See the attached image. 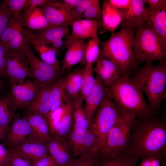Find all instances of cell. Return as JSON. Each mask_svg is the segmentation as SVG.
Wrapping results in <instances>:
<instances>
[{"mask_svg":"<svg viewBox=\"0 0 166 166\" xmlns=\"http://www.w3.org/2000/svg\"><path fill=\"white\" fill-rule=\"evenodd\" d=\"M153 115L136 118L131 130L124 153L138 162L150 156L166 157V123Z\"/></svg>","mask_w":166,"mask_h":166,"instance_id":"1","label":"cell"},{"mask_svg":"<svg viewBox=\"0 0 166 166\" xmlns=\"http://www.w3.org/2000/svg\"><path fill=\"white\" fill-rule=\"evenodd\" d=\"M130 77L147 98L148 104L154 114L160 110L166 93V61L157 65L146 62L138 68Z\"/></svg>","mask_w":166,"mask_h":166,"instance_id":"2","label":"cell"},{"mask_svg":"<svg viewBox=\"0 0 166 166\" xmlns=\"http://www.w3.org/2000/svg\"><path fill=\"white\" fill-rule=\"evenodd\" d=\"M106 88L107 94L122 113L133 114L138 118L154 115L144 94L129 76L122 75Z\"/></svg>","mask_w":166,"mask_h":166,"instance_id":"3","label":"cell"},{"mask_svg":"<svg viewBox=\"0 0 166 166\" xmlns=\"http://www.w3.org/2000/svg\"><path fill=\"white\" fill-rule=\"evenodd\" d=\"M135 32L132 29L121 27L118 32L111 34L109 39L100 43L102 49L99 57L112 61L118 67L122 75L129 77L138 65L133 50Z\"/></svg>","mask_w":166,"mask_h":166,"instance_id":"4","label":"cell"},{"mask_svg":"<svg viewBox=\"0 0 166 166\" xmlns=\"http://www.w3.org/2000/svg\"><path fill=\"white\" fill-rule=\"evenodd\" d=\"M135 32L132 47L138 65L144 62L165 61L166 47L146 22Z\"/></svg>","mask_w":166,"mask_h":166,"instance_id":"5","label":"cell"},{"mask_svg":"<svg viewBox=\"0 0 166 166\" xmlns=\"http://www.w3.org/2000/svg\"><path fill=\"white\" fill-rule=\"evenodd\" d=\"M123 115L106 93L89 128L98 140L99 151L103 146L108 133Z\"/></svg>","mask_w":166,"mask_h":166,"instance_id":"6","label":"cell"},{"mask_svg":"<svg viewBox=\"0 0 166 166\" xmlns=\"http://www.w3.org/2000/svg\"><path fill=\"white\" fill-rule=\"evenodd\" d=\"M136 118L133 114H123L121 118L108 133L105 144L99 151L100 157H112L124 152Z\"/></svg>","mask_w":166,"mask_h":166,"instance_id":"7","label":"cell"},{"mask_svg":"<svg viewBox=\"0 0 166 166\" xmlns=\"http://www.w3.org/2000/svg\"><path fill=\"white\" fill-rule=\"evenodd\" d=\"M65 141L73 159L92 157L99 154L98 140L89 129H72Z\"/></svg>","mask_w":166,"mask_h":166,"instance_id":"8","label":"cell"},{"mask_svg":"<svg viewBox=\"0 0 166 166\" xmlns=\"http://www.w3.org/2000/svg\"><path fill=\"white\" fill-rule=\"evenodd\" d=\"M22 53L29 61L33 80L40 86L52 85L61 78L59 77L64 70L57 69L42 61L32 51L29 44Z\"/></svg>","mask_w":166,"mask_h":166,"instance_id":"9","label":"cell"},{"mask_svg":"<svg viewBox=\"0 0 166 166\" xmlns=\"http://www.w3.org/2000/svg\"><path fill=\"white\" fill-rule=\"evenodd\" d=\"M0 41L9 54L22 53L29 43L23 26V18L20 14L12 16Z\"/></svg>","mask_w":166,"mask_h":166,"instance_id":"10","label":"cell"},{"mask_svg":"<svg viewBox=\"0 0 166 166\" xmlns=\"http://www.w3.org/2000/svg\"><path fill=\"white\" fill-rule=\"evenodd\" d=\"M4 76L9 78L10 85L24 83L26 78L32 77L29 61L23 53L11 54L6 62Z\"/></svg>","mask_w":166,"mask_h":166,"instance_id":"11","label":"cell"},{"mask_svg":"<svg viewBox=\"0 0 166 166\" xmlns=\"http://www.w3.org/2000/svg\"><path fill=\"white\" fill-rule=\"evenodd\" d=\"M4 138V144L8 146L10 148L28 140L38 139L27 120L23 117H20L15 115L8 127Z\"/></svg>","mask_w":166,"mask_h":166,"instance_id":"12","label":"cell"},{"mask_svg":"<svg viewBox=\"0 0 166 166\" xmlns=\"http://www.w3.org/2000/svg\"><path fill=\"white\" fill-rule=\"evenodd\" d=\"M9 95L17 110L26 108L35 100L41 87L33 80L11 85Z\"/></svg>","mask_w":166,"mask_h":166,"instance_id":"13","label":"cell"},{"mask_svg":"<svg viewBox=\"0 0 166 166\" xmlns=\"http://www.w3.org/2000/svg\"><path fill=\"white\" fill-rule=\"evenodd\" d=\"M42 11L51 28L70 25L75 20L63 7L62 2L49 0L38 7Z\"/></svg>","mask_w":166,"mask_h":166,"instance_id":"14","label":"cell"},{"mask_svg":"<svg viewBox=\"0 0 166 166\" xmlns=\"http://www.w3.org/2000/svg\"><path fill=\"white\" fill-rule=\"evenodd\" d=\"M146 13L144 0H132L128 8L123 11L121 27L135 31L146 22Z\"/></svg>","mask_w":166,"mask_h":166,"instance_id":"15","label":"cell"},{"mask_svg":"<svg viewBox=\"0 0 166 166\" xmlns=\"http://www.w3.org/2000/svg\"><path fill=\"white\" fill-rule=\"evenodd\" d=\"M9 149L25 158L32 165L49 154L47 143L37 139L28 140Z\"/></svg>","mask_w":166,"mask_h":166,"instance_id":"16","label":"cell"},{"mask_svg":"<svg viewBox=\"0 0 166 166\" xmlns=\"http://www.w3.org/2000/svg\"><path fill=\"white\" fill-rule=\"evenodd\" d=\"M69 30V25H66L37 31L35 34L39 40L46 45H51V47L55 49L57 53L66 48V39L65 41H63V38L70 36Z\"/></svg>","mask_w":166,"mask_h":166,"instance_id":"17","label":"cell"},{"mask_svg":"<svg viewBox=\"0 0 166 166\" xmlns=\"http://www.w3.org/2000/svg\"><path fill=\"white\" fill-rule=\"evenodd\" d=\"M85 39H73L71 37L66 48L61 69L69 70L75 65L84 62Z\"/></svg>","mask_w":166,"mask_h":166,"instance_id":"18","label":"cell"},{"mask_svg":"<svg viewBox=\"0 0 166 166\" xmlns=\"http://www.w3.org/2000/svg\"><path fill=\"white\" fill-rule=\"evenodd\" d=\"M102 20H94L85 19H76L70 25V34L73 39L93 38L99 40L97 31L102 25Z\"/></svg>","mask_w":166,"mask_h":166,"instance_id":"19","label":"cell"},{"mask_svg":"<svg viewBox=\"0 0 166 166\" xmlns=\"http://www.w3.org/2000/svg\"><path fill=\"white\" fill-rule=\"evenodd\" d=\"M25 30L29 43L32 44L41 60L57 69H60V62L56 57V49L52 47H49L39 40L32 30L29 29Z\"/></svg>","mask_w":166,"mask_h":166,"instance_id":"20","label":"cell"},{"mask_svg":"<svg viewBox=\"0 0 166 166\" xmlns=\"http://www.w3.org/2000/svg\"><path fill=\"white\" fill-rule=\"evenodd\" d=\"M93 69L96 76L106 86L113 83L122 75L115 64L104 58L99 57Z\"/></svg>","mask_w":166,"mask_h":166,"instance_id":"21","label":"cell"},{"mask_svg":"<svg viewBox=\"0 0 166 166\" xmlns=\"http://www.w3.org/2000/svg\"><path fill=\"white\" fill-rule=\"evenodd\" d=\"M95 78L94 87L84 100V110L89 124L107 93L106 86L97 77Z\"/></svg>","mask_w":166,"mask_h":166,"instance_id":"22","label":"cell"},{"mask_svg":"<svg viewBox=\"0 0 166 166\" xmlns=\"http://www.w3.org/2000/svg\"><path fill=\"white\" fill-rule=\"evenodd\" d=\"M146 22L166 47V6L155 10L147 8Z\"/></svg>","mask_w":166,"mask_h":166,"instance_id":"23","label":"cell"},{"mask_svg":"<svg viewBox=\"0 0 166 166\" xmlns=\"http://www.w3.org/2000/svg\"><path fill=\"white\" fill-rule=\"evenodd\" d=\"M51 85L41 87L35 100L26 108V110L40 115L46 119L52 106Z\"/></svg>","mask_w":166,"mask_h":166,"instance_id":"24","label":"cell"},{"mask_svg":"<svg viewBox=\"0 0 166 166\" xmlns=\"http://www.w3.org/2000/svg\"><path fill=\"white\" fill-rule=\"evenodd\" d=\"M23 117L27 120L38 139L47 143L52 139L45 118L26 110Z\"/></svg>","mask_w":166,"mask_h":166,"instance_id":"25","label":"cell"},{"mask_svg":"<svg viewBox=\"0 0 166 166\" xmlns=\"http://www.w3.org/2000/svg\"><path fill=\"white\" fill-rule=\"evenodd\" d=\"M47 145L49 154L57 165L68 166L74 160L65 141L52 138Z\"/></svg>","mask_w":166,"mask_h":166,"instance_id":"26","label":"cell"},{"mask_svg":"<svg viewBox=\"0 0 166 166\" xmlns=\"http://www.w3.org/2000/svg\"><path fill=\"white\" fill-rule=\"evenodd\" d=\"M23 18V26L37 31L46 30L51 28L42 10L38 7L26 11Z\"/></svg>","mask_w":166,"mask_h":166,"instance_id":"27","label":"cell"},{"mask_svg":"<svg viewBox=\"0 0 166 166\" xmlns=\"http://www.w3.org/2000/svg\"><path fill=\"white\" fill-rule=\"evenodd\" d=\"M73 102L69 104L61 121L50 134L52 138L65 141L71 131Z\"/></svg>","mask_w":166,"mask_h":166,"instance_id":"28","label":"cell"},{"mask_svg":"<svg viewBox=\"0 0 166 166\" xmlns=\"http://www.w3.org/2000/svg\"><path fill=\"white\" fill-rule=\"evenodd\" d=\"M84 100L79 95L73 102L72 129H88L89 124L82 103Z\"/></svg>","mask_w":166,"mask_h":166,"instance_id":"29","label":"cell"},{"mask_svg":"<svg viewBox=\"0 0 166 166\" xmlns=\"http://www.w3.org/2000/svg\"><path fill=\"white\" fill-rule=\"evenodd\" d=\"M65 76L52 84L51 93L53 104L50 112L55 110L68 102L72 101L69 98L66 92L65 87Z\"/></svg>","mask_w":166,"mask_h":166,"instance_id":"30","label":"cell"},{"mask_svg":"<svg viewBox=\"0 0 166 166\" xmlns=\"http://www.w3.org/2000/svg\"><path fill=\"white\" fill-rule=\"evenodd\" d=\"M17 110L9 94L0 97V124L7 129Z\"/></svg>","mask_w":166,"mask_h":166,"instance_id":"31","label":"cell"},{"mask_svg":"<svg viewBox=\"0 0 166 166\" xmlns=\"http://www.w3.org/2000/svg\"><path fill=\"white\" fill-rule=\"evenodd\" d=\"M93 64H86L82 68L81 89L79 96L84 100L94 87L96 78L93 75Z\"/></svg>","mask_w":166,"mask_h":166,"instance_id":"32","label":"cell"},{"mask_svg":"<svg viewBox=\"0 0 166 166\" xmlns=\"http://www.w3.org/2000/svg\"><path fill=\"white\" fill-rule=\"evenodd\" d=\"M138 162L124 153L110 158L98 156L97 166H138Z\"/></svg>","mask_w":166,"mask_h":166,"instance_id":"33","label":"cell"},{"mask_svg":"<svg viewBox=\"0 0 166 166\" xmlns=\"http://www.w3.org/2000/svg\"><path fill=\"white\" fill-rule=\"evenodd\" d=\"M100 40H97L90 38L86 43L84 62L86 64H92L96 62L98 59L100 54L99 48Z\"/></svg>","mask_w":166,"mask_h":166,"instance_id":"34","label":"cell"},{"mask_svg":"<svg viewBox=\"0 0 166 166\" xmlns=\"http://www.w3.org/2000/svg\"><path fill=\"white\" fill-rule=\"evenodd\" d=\"M73 101H70L63 104L55 110L50 112L46 119L48 124L50 134L60 122L69 104Z\"/></svg>","mask_w":166,"mask_h":166,"instance_id":"35","label":"cell"},{"mask_svg":"<svg viewBox=\"0 0 166 166\" xmlns=\"http://www.w3.org/2000/svg\"><path fill=\"white\" fill-rule=\"evenodd\" d=\"M102 10L100 1L93 0L92 3L83 14L82 19L96 21L102 20Z\"/></svg>","mask_w":166,"mask_h":166,"instance_id":"36","label":"cell"},{"mask_svg":"<svg viewBox=\"0 0 166 166\" xmlns=\"http://www.w3.org/2000/svg\"><path fill=\"white\" fill-rule=\"evenodd\" d=\"M12 15L8 10L5 0L0 3V38L7 27Z\"/></svg>","mask_w":166,"mask_h":166,"instance_id":"37","label":"cell"},{"mask_svg":"<svg viewBox=\"0 0 166 166\" xmlns=\"http://www.w3.org/2000/svg\"><path fill=\"white\" fill-rule=\"evenodd\" d=\"M7 8L12 16L20 14L22 10L27 6L28 0H5Z\"/></svg>","mask_w":166,"mask_h":166,"instance_id":"38","label":"cell"},{"mask_svg":"<svg viewBox=\"0 0 166 166\" xmlns=\"http://www.w3.org/2000/svg\"><path fill=\"white\" fill-rule=\"evenodd\" d=\"M93 0H79L71 14L76 19H82L83 14Z\"/></svg>","mask_w":166,"mask_h":166,"instance_id":"39","label":"cell"},{"mask_svg":"<svg viewBox=\"0 0 166 166\" xmlns=\"http://www.w3.org/2000/svg\"><path fill=\"white\" fill-rule=\"evenodd\" d=\"M98 155L75 159L68 166H97Z\"/></svg>","mask_w":166,"mask_h":166,"instance_id":"40","label":"cell"},{"mask_svg":"<svg viewBox=\"0 0 166 166\" xmlns=\"http://www.w3.org/2000/svg\"><path fill=\"white\" fill-rule=\"evenodd\" d=\"M10 166H32L31 163L25 158L10 149Z\"/></svg>","mask_w":166,"mask_h":166,"instance_id":"41","label":"cell"},{"mask_svg":"<svg viewBox=\"0 0 166 166\" xmlns=\"http://www.w3.org/2000/svg\"><path fill=\"white\" fill-rule=\"evenodd\" d=\"M10 55L0 41V77L4 76L6 62Z\"/></svg>","mask_w":166,"mask_h":166,"instance_id":"42","label":"cell"},{"mask_svg":"<svg viewBox=\"0 0 166 166\" xmlns=\"http://www.w3.org/2000/svg\"><path fill=\"white\" fill-rule=\"evenodd\" d=\"M138 166H160L164 159L156 156H152L143 158Z\"/></svg>","mask_w":166,"mask_h":166,"instance_id":"43","label":"cell"},{"mask_svg":"<svg viewBox=\"0 0 166 166\" xmlns=\"http://www.w3.org/2000/svg\"><path fill=\"white\" fill-rule=\"evenodd\" d=\"M132 0H109L108 2L113 8L119 10H124L129 7Z\"/></svg>","mask_w":166,"mask_h":166,"instance_id":"44","label":"cell"},{"mask_svg":"<svg viewBox=\"0 0 166 166\" xmlns=\"http://www.w3.org/2000/svg\"><path fill=\"white\" fill-rule=\"evenodd\" d=\"M10 150L7 149L4 145L0 144V166L9 164L10 158Z\"/></svg>","mask_w":166,"mask_h":166,"instance_id":"45","label":"cell"},{"mask_svg":"<svg viewBox=\"0 0 166 166\" xmlns=\"http://www.w3.org/2000/svg\"><path fill=\"white\" fill-rule=\"evenodd\" d=\"M57 164L49 154L35 162L32 166H53Z\"/></svg>","mask_w":166,"mask_h":166,"instance_id":"46","label":"cell"},{"mask_svg":"<svg viewBox=\"0 0 166 166\" xmlns=\"http://www.w3.org/2000/svg\"><path fill=\"white\" fill-rule=\"evenodd\" d=\"M144 3L148 5L147 8L151 10H155L166 6V0H144Z\"/></svg>","mask_w":166,"mask_h":166,"instance_id":"47","label":"cell"},{"mask_svg":"<svg viewBox=\"0 0 166 166\" xmlns=\"http://www.w3.org/2000/svg\"><path fill=\"white\" fill-rule=\"evenodd\" d=\"M49 0H28V9L26 11H30L45 3Z\"/></svg>","mask_w":166,"mask_h":166,"instance_id":"48","label":"cell"},{"mask_svg":"<svg viewBox=\"0 0 166 166\" xmlns=\"http://www.w3.org/2000/svg\"><path fill=\"white\" fill-rule=\"evenodd\" d=\"M79 0H64L62 2L65 9L68 12L71 13V11L75 7Z\"/></svg>","mask_w":166,"mask_h":166,"instance_id":"49","label":"cell"},{"mask_svg":"<svg viewBox=\"0 0 166 166\" xmlns=\"http://www.w3.org/2000/svg\"><path fill=\"white\" fill-rule=\"evenodd\" d=\"M7 129L0 124V140L4 137Z\"/></svg>","mask_w":166,"mask_h":166,"instance_id":"50","label":"cell"},{"mask_svg":"<svg viewBox=\"0 0 166 166\" xmlns=\"http://www.w3.org/2000/svg\"><path fill=\"white\" fill-rule=\"evenodd\" d=\"M3 85V83L2 80L0 79V89L2 87Z\"/></svg>","mask_w":166,"mask_h":166,"instance_id":"51","label":"cell"},{"mask_svg":"<svg viewBox=\"0 0 166 166\" xmlns=\"http://www.w3.org/2000/svg\"><path fill=\"white\" fill-rule=\"evenodd\" d=\"M5 166H10V165H9V164H7L6 165H5Z\"/></svg>","mask_w":166,"mask_h":166,"instance_id":"52","label":"cell"}]
</instances>
